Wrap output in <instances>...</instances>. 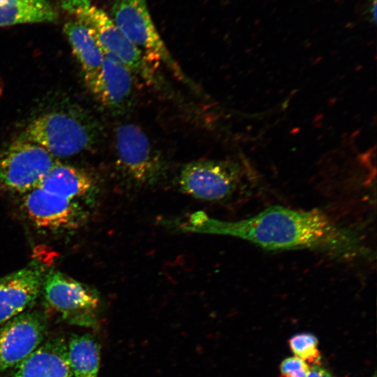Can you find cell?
<instances>
[{
  "mask_svg": "<svg viewBox=\"0 0 377 377\" xmlns=\"http://www.w3.org/2000/svg\"><path fill=\"white\" fill-rule=\"evenodd\" d=\"M190 222L192 231L232 236L269 251L308 249L344 260L370 255L356 232L317 209L273 205L239 221H219L198 213Z\"/></svg>",
  "mask_w": 377,
  "mask_h": 377,
  "instance_id": "1",
  "label": "cell"
},
{
  "mask_svg": "<svg viewBox=\"0 0 377 377\" xmlns=\"http://www.w3.org/2000/svg\"><path fill=\"white\" fill-rule=\"evenodd\" d=\"M100 134L97 123L87 116L52 112L31 121L21 138L41 146L54 157H68L91 148Z\"/></svg>",
  "mask_w": 377,
  "mask_h": 377,
  "instance_id": "2",
  "label": "cell"
},
{
  "mask_svg": "<svg viewBox=\"0 0 377 377\" xmlns=\"http://www.w3.org/2000/svg\"><path fill=\"white\" fill-rule=\"evenodd\" d=\"M61 5L89 29L105 54L116 58L147 84L154 82L147 59L105 11L89 0H73Z\"/></svg>",
  "mask_w": 377,
  "mask_h": 377,
  "instance_id": "3",
  "label": "cell"
},
{
  "mask_svg": "<svg viewBox=\"0 0 377 377\" xmlns=\"http://www.w3.org/2000/svg\"><path fill=\"white\" fill-rule=\"evenodd\" d=\"M245 170L227 160H198L183 165L178 176L181 191L198 200L224 202L244 188Z\"/></svg>",
  "mask_w": 377,
  "mask_h": 377,
  "instance_id": "4",
  "label": "cell"
},
{
  "mask_svg": "<svg viewBox=\"0 0 377 377\" xmlns=\"http://www.w3.org/2000/svg\"><path fill=\"white\" fill-rule=\"evenodd\" d=\"M114 151L118 168L133 184L153 185L164 176L165 160L139 126L123 123L116 127Z\"/></svg>",
  "mask_w": 377,
  "mask_h": 377,
  "instance_id": "5",
  "label": "cell"
},
{
  "mask_svg": "<svg viewBox=\"0 0 377 377\" xmlns=\"http://www.w3.org/2000/svg\"><path fill=\"white\" fill-rule=\"evenodd\" d=\"M111 18L147 61L164 63L178 79L188 82L158 34L146 0H114Z\"/></svg>",
  "mask_w": 377,
  "mask_h": 377,
  "instance_id": "6",
  "label": "cell"
},
{
  "mask_svg": "<svg viewBox=\"0 0 377 377\" xmlns=\"http://www.w3.org/2000/svg\"><path fill=\"white\" fill-rule=\"evenodd\" d=\"M46 304L69 323L93 326L96 322L98 292L57 270L45 273L41 293Z\"/></svg>",
  "mask_w": 377,
  "mask_h": 377,
  "instance_id": "7",
  "label": "cell"
},
{
  "mask_svg": "<svg viewBox=\"0 0 377 377\" xmlns=\"http://www.w3.org/2000/svg\"><path fill=\"white\" fill-rule=\"evenodd\" d=\"M56 162L41 146L20 138L0 151V183L23 194L37 187Z\"/></svg>",
  "mask_w": 377,
  "mask_h": 377,
  "instance_id": "8",
  "label": "cell"
},
{
  "mask_svg": "<svg viewBox=\"0 0 377 377\" xmlns=\"http://www.w3.org/2000/svg\"><path fill=\"white\" fill-rule=\"evenodd\" d=\"M21 207L34 226L52 232L75 230L84 224L88 216L82 203L39 187L22 194Z\"/></svg>",
  "mask_w": 377,
  "mask_h": 377,
  "instance_id": "9",
  "label": "cell"
},
{
  "mask_svg": "<svg viewBox=\"0 0 377 377\" xmlns=\"http://www.w3.org/2000/svg\"><path fill=\"white\" fill-rule=\"evenodd\" d=\"M45 315L31 309L0 326V374L17 366L43 341L46 334Z\"/></svg>",
  "mask_w": 377,
  "mask_h": 377,
  "instance_id": "10",
  "label": "cell"
},
{
  "mask_svg": "<svg viewBox=\"0 0 377 377\" xmlns=\"http://www.w3.org/2000/svg\"><path fill=\"white\" fill-rule=\"evenodd\" d=\"M45 272L34 261L0 278V326L30 309L41 293Z\"/></svg>",
  "mask_w": 377,
  "mask_h": 377,
  "instance_id": "11",
  "label": "cell"
},
{
  "mask_svg": "<svg viewBox=\"0 0 377 377\" xmlns=\"http://www.w3.org/2000/svg\"><path fill=\"white\" fill-rule=\"evenodd\" d=\"M105 55L101 71L87 87L104 108L114 114H123L133 104V74L112 55Z\"/></svg>",
  "mask_w": 377,
  "mask_h": 377,
  "instance_id": "12",
  "label": "cell"
},
{
  "mask_svg": "<svg viewBox=\"0 0 377 377\" xmlns=\"http://www.w3.org/2000/svg\"><path fill=\"white\" fill-rule=\"evenodd\" d=\"M13 377H73L67 344L57 338L40 345L17 366Z\"/></svg>",
  "mask_w": 377,
  "mask_h": 377,
  "instance_id": "13",
  "label": "cell"
},
{
  "mask_svg": "<svg viewBox=\"0 0 377 377\" xmlns=\"http://www.w3.org/2000/svg\"><path fill=\"white\" fill-rule=\"evenodd\" d=\"M37 187L83 204L91 200L96 182L87 171L57 161Z\"/></svg>",
  "mask_w": 377,
  "mask_h": 377,
  "instance_id": "14",
  "label": "cell"
},
{
  "mask_svg": "<svg viewBox=\"0 0 377 377\" xmlns=\"http://www.w3.org/2000/svg\"><path fill=\"white\" fill-rule=\"evenodd\" d=\"M64 31L88 85L101 71L105 53L89 29L77 20L67 22Z\"/></svg>",
  "mask_w": 377,
  "mask_h": 377,
  "instance_id": "15",
  "label": "cell"
},
{
  "mask_svg": "<svg viewBox=\"0 0 377 377\" xmlns=\"http://www.w3.org/2000/svg\"><path fill=\"white\" fill-rule=\"evenodd\" d=\"M57 17L56 11L47 0H15L0 6V27L50 22Z\"/></svg>",
  "mask_w": 377,
  "mask_h": 377,
  "instance_id": "16",
  "label": "cell"
},
{
  "mask_svg": "<svg viewBox=\"0 0 377 377\" xmlns=\"http://www.w3.org/2000/svg\"><path fill=\"white\" fill-rule=\"evenodd\" d=\"M67 356L73 377H97L100 348L92 336H73L67 344Z\"/></svg>",
  "mask_w": 377,
  "mask_h": 377,
  "instance_id": "17",
  "label": "cell"
},
{
  "mask_svg": "<svg viewBox=\"0 0 377 377\" xmlns=\"http://www.w3.org/2000/svg\"><path fill=\"white\" fill-rule=\"evenodd\" d=\"M290 347L296 357L312 365H320V353L317 338L310 333H302L292 337Z\"/></svg>",
  "mask_w": 377,
  "mask_h": 377,
  "instance_id": "18",
  "label": "cell"
},
{
  "mask_svg": "<svg viewBox=\"0 0 377 377\" xmlns=\"http://www.w3.org/2000/svg\"><path fill=\"white\" fill-rule=\"evenodd\" d=\"M309 369L306 362L295 356L283 360L280 372L281 377H306Z\"/></svg>",
  "mask_w": 377,
  "mask_h": 377,
  "instance_id": "19",
  "label": "cell"
},
{
  "mask_svg": "<svg viewBox=\"0 0 377 377\" xmlns=\"http://www.w3.org/2000/svg\"><path fill=\"white\" fill-rule=\"evenodd\" d=\"M306 377H332V376L320 365H312Z\"/></svg>",
  "mask_w": 377,
  "mask_h": 377,
  "instance_id": "20",
  "label": "cell"
},
{
  "mask_svg": "<svg viewBox=\"0 0 377 377\" xmlns=\"http://www.w3.org/2000/svg\"><path fill=\"white\" fill-rule=\"evenodd\" d=\"M13 1H15V0H0V6L6 4V3H8L9 2H11Z\"/></svg>",
  "mask_w": 377,
  "mask_h": 377,
  "instance_id": "21",
  "label": "cell"
},
{
  "mask_svg": "<svg viewBox=\"0 0 377 377\" xmlns=\"http://www.w3.org/2000/svg\"><path fill=\"white\" fill-rule=\"evenodd\" d=\"M69 1V0H61V1Z\"/></svg>",
  "mask_w": 377,
  "mask_h": 377,
  "instance_id": "22",
  "label": "cell"
},
{
  "mask_svg": "<svg viewBox=\"0 0 377 377\" xmlns=\"http://www.w3.org/2000/svg\"><path fill=\"white\" fill-rule=\"evenodd\" d=\"M375 377V376H374Z\"/></svg>",
  "mask_w": 377,
  "mask_h": 377,
  "instance_id": "23",
  "label": "cell"
}]
</instances>
